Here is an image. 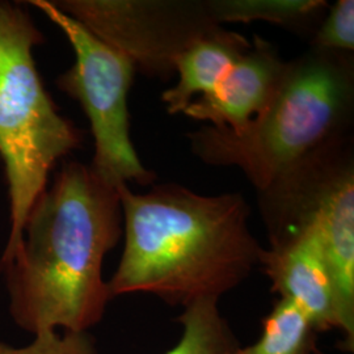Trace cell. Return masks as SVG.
Here are the masks:
<instances>
[{
  "label": "cell",
  "mask_w": 354,
  "mask_h": 354,
  "mask_svg": "<svg viewBox=\"0 0 354 354\" xmlns=\"http://www.w3.org/2000/svg\"><path fill=\"white\" fill-rule=\"evenodd\" d=\"M181 336L165 354H239L241 345L227 320L222 317L218 301L205 299L183 308L177 317Z\"/></svg>",
  "instance_id": "7c38bea8"
},
{
  "label": "cell",
  "mask_w": 354,
  "mask_h": 354,
  "mask_svg": "<svg viewBox=\"0 0 354 354\" xmlns=\"http://www.w3.org/2000/svg\"><path fill=\"white\" fill-rule=\"evenodd\" d=\"M311 48L349 54L354 50V1L339 0L313 35Z\"/></svg>",
  "instance_id": "5bb4252c"
},
{
  "label": "cell",
  "mask_w": 354,
  "mask_h": 354,
  "mask_svg": "<svg viewBox=\"0 0 354 354\" xmlns=\"http://www.w3.org/2000/svg\"><path fill=\"white\" fill-rule=\"evenodd\" d=\"M0 354H96L95 342L87 332H42L26 348L16 349L0 342Z\"/></svg>",
  "instance_id": "9a60e30c"
},
{
  "label": "cell",
  "mask_w": 354,
  "mask_h": 354,
  "mask_svg": "<svg viewBox=\"0 0 354 354\" xmlns=\"http://www.w3.org/2000/svg\"><path fill=\"white\" fill-rule=\"evenodd\" d=\"M285 66L273 44L254 36L250 50L225 79L210 93L190 102L183 114L210 127L241 130L272 100Z\"/></svg>",
  "instance_id": "9c48e42d"
},
{
  "label": "cell",
  "mask_w": 354,
  "mask_h": 354,
  "mask_svg": "<svg viewBox=\"0 0 354 354\" xmlns=\"http://www.w3.org/2000/svg\"><path fill=\"white\" fill-rule=\"evenodd\" d=\"M317 332L304 311L286 299H279L261 322L257 342L239 354H314Z\"/></svg>",
  "instance_id": "4fadbf2b"
},
{
  "label": "cell",
  "mask_w": 354,
  "mask_h": 354,
  "mask_svg": "<svg viewBox=\"0 0 354 354\" xmlns=\"http://www.w3.org/2000/svg\"><path fill=\"white\" fill-rule=\"evenodd\" d=\"M260 268L279 299L297 304L317 333L339 330V314L328 266L317 230L311 222H297L268 234Z\"/></svg>",
  "instance_id": "ba28073f"
},
{
  "label": "cell",
  "mask_w": 354,
  "mask_h": 354,
  "mask_svg": "<svg viewBox=\"0 0 354 354\" xmlns=\"http://www.w3.org/2000/svg\"><path fill=\"white\" fill-rule=\"evenodd\" d=\"M268 234L311 222L328 266L342 349L354 351V162L352 140L320 152L277 187L259 194Z\"/></svg>",
  "instance_id": "5b68a950"
},
{
  "label": "cell",
  "mask_w": 354,
  "mask_h": 354,
  "mask_svg": "<svg viewBox=\"0 0 354 354\" xmlns=\"http://www.w3.org/2000/svg\"><path fill=\"white\" fill-rule=\"evenodd\" d=\"M250 48L247 38L228 29L192 45L177 59L176 84L162 95L167 112L184 113L190 102L210 93Z\"/></svg>",
  "instance_id": "30bf717a"
},
{
  "label": "cell",
  "mask_w": 354,
  "mask_h": 354,
  "mask_svg": "<svg viewBox=\"0 0 354 354\" xmlns=\"http://www.w3.org/2000/svg\"><path fill=\"white\" fill-rule=\"evenodd\" d=\"M125 244L111 297L149 294L188 307L221 299L260 266L263 247L241 193L203 196L177 184L134 193L117 187Z\"/></svg>",
  "instance_id": "6da1fadb"
},
{
  "label": "cell",
  "mask_w": 354,
  "mask_h": 354,
  "mask_svg": "<svg viewBox=\"0 0 354 354\" xmlns=\"http://www.w3.org/2000/svg\"><path fill=\"white\" fill-rule=\"evenodd\" d=\"M353 109L352 55L311 48L286 62L272 100L248 125L200 127L188 134L190 151L205 165L239 168L260 194L349 140Z\"/></svg>",
  "instance_id": "3957f363"
},
{
  "label": "cell",
  "mask_w": 354,
  "mask_h": 354,
  "mask_svg": "<svg viewBox=\"0 0 354 354\" xmlns=\"http://www.w3.org/2000/svg\"><path fill=\"white\" fill-rule=\"evenodd\" d=\"M42 41L21 7L0 1V156L11 212L1 268L20 248L28 215L53 167L82 143L80 130L59 114L38 75L33 48Z\"/></svg>",
  "instance_id": "277c9868"
},
{
  "label": "cell",
  "mask_w": 354,
  "mask_h": 354,
  "mask_svg": "<svg viewBox=\"0 0 354 354\" xmlns=\"http://www.w3.org/2000/svg\"><path fill=\"white\" fill-rule=\"evenodd\" d=\"M124 234L117 188L91 165L68 162L26 219L23 243L3 270L17 324L38 335L87 332L112 299L102 261Z\"/></svg>",
  "instance_id": "7a4b0ae2"
},
{
  "label": "cell",
  "mask_w": 354,
  "mask_h": 354,
  "mask_svg": "<svg viewBox=\"0 0 354 354\" xmlns=\"http://www.w3.org/2000/svg\"><path fill=\"white\" fill-rule=\"evenodd\" d=\"M53 3L93 36L125 55L136 71L165 82L176 75L177 59L183 53L196 42L225 30L210 15L206 0Z\"/></svg>",
  "instance_id": "52a82bcc"
},
{
  "label": "cell",
  "mask_w": 354,
  "mask_h": 354,
  "mask_svg": "<svg viewBox=\"0 0 354 354\" xmlns=\"http://www.w3.org/2000/svg\"><path fill=\"white\" fill-rule=\"evenodd\" d=\"M30 4L59 26L73 46L75 62L57 84L82 105L88 118L95 140L93 172L113 188L129 181L151 184L156 176L143 165L130 137L127 95L134 64L53 1L32 0Z\"/></svg>",
  "instance_id": "8992f818"
},
{
  "label": "cell",
  "mask_w": 354,
  "mask_h": 354,
  "mask_svg": "<svg viewBox=\"0 0 354 354\" xmlns=\"http://www.w3.org/2000/svg\"><path fill=\"white\" fill-rule=\"evenodd\" d=\"M219 26L266 21L291 32L314 35L328 11L326 0H206Z\"/></svg>",
  "instance_id": "8fae6325"
}]
</instances>
